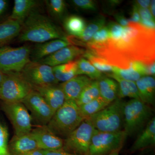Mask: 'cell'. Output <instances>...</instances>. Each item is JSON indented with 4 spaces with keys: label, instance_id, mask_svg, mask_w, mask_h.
<instances>
[{
    "label": "cell",
    "instance_id": "5bb4252c",
    "mask_svg": "<svg viewBox=\"0 0 155 155\" xmlns=\"http://www.w3.org/2000/svg\"><path fill=\"white\" fill-rule=\"evenodd\" d=\"M31 133L36 140L38 148L44 150H62L64 140L50 131L46 126H41L32 129Z\"/></svg>",
    "mask_w": 155,
    "mask_h": 155
},
{
    "label": "cell",
    "instance_id": "e0dca14e",
    "mask_svg": "<svg viewBox=\"0 0 155 155\" xmlns=\"http://www.w3.org/2000/svg\"><path fill=\"white\" fill-rule=\"evenodd\" d=\"M67 39H56L41 43L37 44L31 50V58L33 61H38L51 55L62 48L70 45Z\"/></svg>",
    "mask_w": 155,
    "mask_h": 155
},
{
    "label": "cell",
    "instance_id": "4dcf8cb0",
    "mask_svg": "<svg viewBox=\"0 0 155 155\" xmlns=\"http://www.w3.org/2000/svg\"><path fill=\"white\" fill-rule=\"evenodd\" d=\"M78 75H84L92 80H98L103 77L101 72L95 68L85 58L81 57L78 59Z\"/></svg>",
    "mask_w": 155,
    "mask_h": 155
},
{
    "label": "cell",
    "instance_id": "d4e9b609",
    "mask_svg": "<svg viewBox=\"0 0 155 155\" xmlns=\"http://www.w3.org/2000/svg\"><path fill=\"white\" fill-rule=\"evenodd\" d=\"M22 25L10 19L0 23V47L19 36Z\"/></svg>",
    "mask_w": 155,
    "mask_h": 155
},
{
    "label": "cell",
    "instance_id": "83f0119b",
    "mask_svg": "<svg viewBox=\"0 0 155 155\" xmlns=\"http://www.w3.org/2000/svg\"><path fill=\"white\" fill-rule=\"evenodd\" d=\"M87 23L82 17L78 15H71L64 21V27L71 36L79 37L86 28Z\"/></svg>",
    "mask_w": 155,
    "mask_h": 155
},
{
    "label": "cell",
    "instance_id": "e575fe53",
    "mask_svg": "<svg viewBox=\"0 0 155 155\" xmlns=\"http://www.w3.org/2000/svg\"><path fill=\"white\" fill-rule=\"evenodd\" d=\"M8 129L0 122V155H10L8 150Z\"/></svg>",
    "mask_w": 155,
    "mask_h": 155
},
{
    "label": "cell",
    "instance_id": "5b68a950",
    "mask_svg": "<svg viewBox=\"0 0 155 155\" xmlns=\"http://www.w3.org/2000/svg\"><path fill=\"white\" fill-rule=\"evenodd\" d=\"M125 103L118 98L101 110L88 118L96 130L113 132L122 130Z\"/></svg>",
    "mask_w": 155,
    "mask_h": 155
},
{
    "label": "cell",
    "instance_id": "277c9868",
    "mask_svg": "<svg viewBox=\"0 0 155 155\" xmlns=\"http://www.w3.org/2000/svg\"><path fill=\"white\" fill-rule=\"evenodd\" d=\"M152 116L150 106L138 99H132L125 103L123 110V127L127 136H132L141 130Z\"/></svg>",
    "mask_w": 155,
    "mask_h": 155
},
{
    "label": "cell",
    "instance_id": "8d00e7d4",
    "mask_svg": "<svg viewBox=\"0 0 155 155\" xmlns=\"http://www.w3.org/2000/svg\"><path fill=\"white\" fill-rule=\"evenodd\" d=\"M138 9L141 20H143V21H155L154 17H153L152 14L150 11V9L149 8H138Z\"/></svg>",
    "mask_w": 155,
    "mask_h": 155
},
{
    "label": "cell",
    "instance_id": "1f68e13d",
    "mask_svg": "<svg viewBox=\"0 0 155 155\" xmlns=\"http://www.w3.org/2000/svg\"><path fill=\"white\" fill-rule=\"evenodd\" d=\"M110 38V32L107 26H104L95 33L90 40L86 43L85 46L89 51H94L101 47Z\"/></svg>",
    "mask_w": 155,
    "mask_h": 155
},
{
    "label": "cell",
    "instance_id": "4316f807",
    "mask_svg": "<svg viewBox=\"0 0 155 155\" xmlns=\"http://www.w3.org/2000/svg\"><path fill=\"white\" fill-rule=\"evenodd\" d=\"M108 76L117 81L119 85L118 98H131L140 99L139 94L135 82L122 79L113 73L108 75Z\"/></svg>",
    "mask_w": 155,
    "mask_h": 155
},
{
    "label": "cell",
    "instance_id": "ffe728a7",
    "mask_svg": "<svg viewBox=\"0 0 155 155\" xmlns=\"http://www.w3.org/2000/svg\"><path fill=\"white\" fill-rule=\"evenodd\" d=\"M155 143V118L153 117L146 125L130 148L134 153L152 146Z\"/></svg>",
    "mask_w": 155,
    "mask_h": 155
},
{
    "label": "cell",
    "instance_id": "4fadbf2b",
    "mask_svg": "<svg viewBox=\"0 0 155 155\" xmlns=\"http://www.w3.org/2000/svg\"><path fill=\"white\" fill-rule=\"evenodd\" d=\"M85 52L83 49L70 45L62 48L51 55L37 62L54 67L77 60L83 57Z\"/></svg>",
    "mask_w": 155,
    "mask_h": 155
},
{
    "label": "cell",
    "instance_id": "44dd1931",
    "mask_svg": "<svg viewBox=\"0 0 155 155\" xmlns=\"http://www.w3.org/2000/svg\"><path fill=\"white\" fill-rule=\"evenodd\" d=\"M146 64L140 61H134L127 69H121L114 67L113 73L122 79L136 81L143 76H147Z\"/></svg>",
    "mask_w": 155,
    "mask_h": 155
},
{
    "label": "cell",
    "instance_id": "74e56055",
    "mask_svg": "<svg viewBox=\"0 0 155 155\" xmlns=\"http://www.w3.org/2000/svg\"><path fill=\"white\" fill-rule=\"evenodd\" d=\"M128 19L130 22L140 23L141 19L139 13L138 8L134 4L133 5L132 11L130 13V18Z\"/></svg>",
    "mask_w": 155,
    "mask_h": 155
},
{
    "label": "cell",
    "instance_id": "7a4b0ae2",
    "mask_svg": "<svg viewBox=\"0 0 155 155\" xmlns=\"http://www.w3.org/2000/svg\"><path fill=\"white\" fill-rule=\"evenodd\" d=\"M18 36L19 41L37 44L56 39H67V37L51 19L33 11L22 24Z\"/></svg>",
    "mask_w": 155,
    "mask_h": 155
},
{
    "label": "cell",
    "instance_id": "f1b7e54d",
    "mask_svg": "<svg viewBox=\"0 0 155 155\" xmlns=\"http://www.w3.org/2000/svg\"><path fill=\"white\" fill-rule=\"evenodd\" d=\"M100 97L99 87L97 80H93L88 84L75 101L78 106L91 101Z\"/></svg>",
    "mask_w": 155,
    "mask_h": 155
},
{
    "label": "cell",
    "instance_id": "f6af8a7d",
    "mask_svg": "<svg viewBox=\"0 0 155 155\" xmlns=\"http://www.w3.org/2000/svg\"><path fill=\"white\" fill-rule=\"evenodd\" d=\"M4 76H5V73L0 70V88H1V85H2V83Z\"/></svg>",
    "mask_w": 155,
    "mask_h": 155
},
{
    "label": "cell",
    "instance_id": "836d02e7",
    "mask_svg": "<svg viewBox=\"0 0 155 155\" xmlns=\"http://www.w3.org/2000/svg\"><path fill=\"white\" fill-rule=\"evenodd\" d=\"M49 12L55 18H62L67 9L66 2L64 0H48L45 2Z\"/></svg>",
    "mask_w": 155,
    "mask_h": 155
},
{
    "label": "cell",
    "instance_id": "9c48e42d",
    "mask_svg": "<svg viewBox=\"0 0 155 155\" xmlns=\"http://www.w3.org/2000/svg\"><path fill=\"white\" fill-rule=\"evenodd\" d=\"M31 53L28 46L0 47V70L4 73L21 72L31 61Z\"/></svg>",
    "mask_w": 155,
    "mask_h": 155
},
{
    "label": "cell",
    "instance_id": "d6986e66",
    "mask_svg": "<svg viewBox=\"0 0 155 155\" xmlns=\"http://www.w3.org/2000/svg\"><path fill=\"white\" fill-rule=\"evenodd\" d=\"M105 17L102 15H98L87 25L81 36L67 37V41L73 45L84 47L85 44L90 40L95 33L105 26Z\"/></svg>",
    "mask_w": 155,
    "mask_h": 155
},
{
    "label": "cell",
    "instance_id": "d6a6232c",
    "mask_svg": "<svg viewBox=\"0 0 155 155\" xmlns=\"http://www.w3.org/2000/svg\"><path fill=\"white\" fill-rule=\"evenodd\" d=\"M82 57L87 59L91 64L100 72H113L114 66L109 64L105 59L96 55L89 50L85 51Z\"/></svg>",
    "mask_w": 155,
    "mask_h": 155
},
{
    "label": "cell",
    "instance_id": "f546056e",
    "mask_svg": "<svg viewBox=\"0 0 155 155\" xmlns=\"http://www.w3.org/2000/svg\"><path fill=\"white\" fill-rule=\"evenodd\" d=\"M110 104L111 103H108L100 96L79 107L82 116L84 119H87L101 110Z\"/></svg>",
    "mask_w": 155,
    "mask_h": 155
},
{
    "label": "cell",
    "instance_id": "cb8c5ba5",
    "mask_svg": "<svg viewBox=\"0 0 155 155\" xmlns=\"http://www.w3.org/2000/svg\"><path fill=\"white\" fill-rule=\"evenodd\" d=\"M97 81L100 96L110 103L118 98L119 85L116 81L111 78L104 76Z\"/></svg>",
    "mask_w": 155,
    "mask_h": 155
},
{
    "label": "cell",
    "instance_id": "ab89813d",
    "mask_svg": "<svg viewBox=\"0 0 155 155\" xmlns=\"http://www.w3.org/2000/svg\"><path fill=\"white\" fill-rule=\"evenodd\" d=\"M45 155H78L70 153L63 150H44Z\"/></svg>",
    "mask_w": 155,
    "mask_h": 155
},
{
    "label": "cell",
    "instance_id": "7bdbcfd3",
    "mask_svg": "<svg viewBox=\"0 0 155 155\" xmlns=\"http://www.w3.org/2000/svg\"><path fill=\"white\" fill-rule=\"evenodd\" d=\"M26 155H45L44 150L38 149L31 152Z\"/></svg>",
    "mask_w": 155,
    "mask_h": 155
},
{
    "label": "cell",
    "instance_id": "ee69618b",
    "mask_svg": "<svg viewBox=\"0 0 155 155\" xmlns=\"http://www.w3.org/2000/svg\"><path fill=\"white\" fill-rule=\"evenodd\" d=\"M151 4H150V12L152 14L153 17H154L155 16V0H153L151 2H150Z\"/></svg>",
    "mask_w": 155,
    "mask_h": 155
},
{
    "label": "cell",
    "instance_id": "bcb514c9",
    "mask_svg": "<svg viewBox=\"0 0 155 155\" xmlns=\"http://www.w3.org/2000/svg\"><path fill=\"white\" fill-rule=\"evenodd\" d=\"M119 151H120L119 150L115 151L114 152L111 153L109 155H120V154H119Z\"/></svg>",
    "mask_w": 155,
    "mask_h": 155
},
{
    "label": "cell",
    "instance_id": "8fae6325",
    "mask_svg": "<svg viewBox=\"0 0 155 155\" xmlns=\"http://www.w3.org/2000/svg\"><path fill=\"white\" fill-rule=\"evenodd\" d=\"M33 87L58 84L52 67L36 61H30L20 72Z\"/></svg>",
    "mask_w": 155,
    "mask_h": 155
},
{
    "label": "cell",
    "instance_id": "52a82bcc",
    "mask_svg": "<svg viewBox=\"0 0 155 155\" xmlns=\"http://www.w3.org/2000/svg\"><path fill=\"white\" fill-rule=\"evenodd\" d=\"M127 137L123 130L113 132L95 130L87 155H109L120 150Z\"/></svg>",
    "mask_w": 155,
    "mask_h": 155
},
{
    "label": "cell",
    "instance_id": "2e32d148",
    "mask_svg": "<svg viewBox=\"0 0 155 155\" xmlns=\"http://www.w3.org/2000/svg\"><path fill=\"white\" fill-rule=\"evenodd\" d=\"M33 90L41 95L54 113L66 101L64 91L58 84L34 87Z\"/></svg>",
    "mask_w": 155,
    "mask_h": 155
},
{
    "label": "cell",
    "instance_id": "d590c367",
    "mask_svg": "<svg viewBox=\"0 0 155 155\" xmlns=\"http://www.w3.org/2000/svg\"><path fill=\"white\" fill-rule=\"evenodd\" d=\"M72 3L75 7L85 11H95L97 10L96 4L91 0H73Z\"/></svg>",
    "mask_w": 155,
    "mask_h": 155
},
{
    "label": "cell",
    "instance_id": "6da1fadb",
    "mask_svg": "<svg viewBox=\"0 0 155 155\" xmlns=\"http://www.w3.org/2000/svg\"><path fill=\"white\" fill-rule=\"evenodd\" d=\"M110 38L101 48L92 52L111 65L127 69L134 61L149 64L155 61V30L130 22L123 27L111 22L107 26Z\"/></svg>",
    "mask_w": 155,
    "mask_h": 155
},
{
    "label": "cell",
    "instance_id": "603a6c76",
    "mask_svg": "<svg viewBox=\"0 0 155 155\" xmlns=\"http://www.w3.org/2000/svg\"><path fill=\"white\" fill-rule=\"evenodd\" d=\"M38 5L35 0H15L10 19L16 20L22 25Z\"/></svg>",
    "mask_w": 155,
    "mask_h": 155
},
{
    "label": "cell",
    "instance_id": "f35d334b",
    "mask_svg": "<svg viewBox=\"0 0 155 155\" xmlns=\"http://www.w3.org/2000/svg\"><path fill=\"white\" fill-rule=\"evenodd\" d=\"M114 17L119 25L123 27H125L129 24L130 22L122 13H117L114 15Z\"/></svg>",
    "mask_w": 155,
    "mask_h": 155
},
{
    "label": "cell",
    "instance_id": "30bf717a",
    "mask_svg": "<svg viewBox=\"0 0 155 155\" xmlns=\"http://www.w3.org/2000/svg\"><path fill=\"white\" fill-rule=\"evenodd\" d=\"M2 107L14 127L15 135L30 133L32 130V118L23 103L3 102Z\"/></svg>",
    "mask_w": 155,
    "mask_h": 155
},
{
    "label": "cell",
    "instance_id": "b9f144b4",
    "mask_svg": "<svg viewBox=\"0 0 155 155\" xmlns=\"http://www.w3.org/2000/svg\"><path fill=\"white\" fill-rule=\"evenodd\" d=\"M8 6V2L6 0H0V16L5 12Z\"/></svg>",
    "mask_w": 155,
    "mask_h": 155
},
{
    "label": "cell",
    "instance_id": "ba28073f",
    "mask_svg": "<svg viewBox=\"0 0 155 155\" xmlns=\"http://www.w3.org/2000/svg\"><path fill=\"white\" fill-rule=\"evenodd\" d=\"M95 130L90 119L88 118L84 119L81 124L64 140L62 150L74 154L87 155Z\"/></svg>",
    "mask_w": 155,
    "mask_h": 155
},
{
    "label": "cell",
    "instance_id": "484cf974",
    "mask_svg": "<svg viewBox=\"0 0 155 155\" xmlns=\"http://www.w3.org/2000/svg\"><path fill=\"white\" fill-rule=\"evenodd\" d=\"M52 69L58 83H64L78 75L77 60L52 67Z\"/></svg>",
    "mask_w": 155,
    "mask_h": 155
},
{
    "label": "cell",
    "instance_id": "3957f363",
    "mask_svg": "<svg viewBox=\"0 0 155 155\" xmlns=\"http://www.w3.org/2000/svg\"><path fill=\"white\" fill-rule=\"evenodd\" d=\"M84 119L75 101H66L64 105L54 113L46 126L54 134L64 140Z\"/></svg>",
    "mask_w": 155,
    "mask_h": 155
},
{
    "label": "cell",
    "instance_id": "60d3db41",
    "mask_svg": "<svg viewBox=\"0 0 155 155\" xmlns=\"http://www.w3.org/2000/svg\"><path fill=\"white\" fill-rule=\"evenodd\" d=\"M150 1L149 0H139L135 1L134 5L137 6V8H149Z\"/></svg>",
    "mask_w": 155,
    "mask_h": 155
},
{
    "label": "cell",
    "instance_id": "9a60e30c",
    "mask_svg": "<svg viewBox=\"0 0 155 155\" xmlns=\"http://www.w3.org/2000/svg\"><path fill=\"white\" fill-rule=\"evenodd\" d=\"M38 148L37 142L31 132L14 135L8 144L10 155H26Z\"/></svg>",
    "mask_w": 155,
    "mask_h": 155
},
{
    "label": "cell",
    "instance_id": "ac0fdd59",
    "mask_svg": "<svg viewBox=\"0 0 155 155\" xmlns=\"http://www.w3.org/2000/svg\"><path fill=\"white\" fill-rule=\"evenodd\" d=\"M84 75H78L60 84L66 101H76L81 92L92 81Z\"/></svg>",
    "mask_w": 155,
    "mask_h": 155
},
{
    "label": "cell",
    "instance_id": "7402d4cb",
    "mask_svg": "<svg viewBox=\"0 0 155 155\" xmlns=\"http://www.w3.org/2000/svg\"><path fill=\"white\" fill-rule=\"evenodd\" d=\"M138 89L140 99L147 104L155 103V80L153 76H145L135 82Z\"/></svg>",
    "mask_w": 155,
    "mask_h": 155
},
{
    "label": "cell",
    "instance_id": "7c38bea8",
    "mask_svg": "<svg viewBox=\"0 0 155 155\" xmlns=\"http://www.w3.org/2000/svg\"><path fill=\"white\" fill-rule=\"evenodd\" d=\"M39 126H46L54 113L41 95L33 90L22 101Z\"/></svg>",
    "mask_w": 155,
    "mask_h": 155
},
{
    "label": "cell",
    "instance_id": "8992f818",
    "mask_svg": "<svg viewBox=\"0 0 155 155\" xmlns=\"http://www.w3.org/2000/svg\"><path fill=\"white\" fill-rule=\"evenodd\" d=\"M33 90L20 72L5 73L0 88V99L4 103L22 102Z\"/></svg>",
    "mask_w": 155,
    "mask_h": 155
}]
</instances>
